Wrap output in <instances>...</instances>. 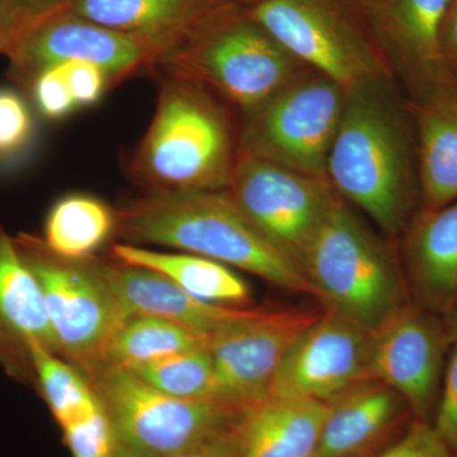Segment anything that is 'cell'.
Wrapping results in <instances>:
<instances>
[{"mask_svg": "<svg viewBox=\"0 0 457 457\" xmlns=\"http://www.w3.org/2000/svg\"><path fill=\"white\" fill-rule=\"evenodd\" d=\"M327 177L389 239H398L422 209L413 117L394 78L345 88Z\"/></svg>", "mask_w": 457, "mask_h": 457, "instance_id": "cell-1", "label": "cell"}, {"mask_svg": "<svg viewBox=\"0 0 457 457\" xmlns=\"http://www.w3.org/2000/svg\"><path fill=\"white\" fill-rule=\"evenodd\" d=\"M114 236L129 245L201 255L315 297L303 270L252 224L227 189L145 192L116 209Z\"/></svg>", "mask_w": 457, "mask_h": 457, "instance_id": "cell-2", "label": "cell"}, {"mask_svg": "<svg viewBox=\"0 0 457 457\" xmlns=\"http://www.w3.org/2000/svg\"><path fill=\"white\" fill-rule=\"evenodd\" d=\"M163 71L154 116L130 161L145 192L227 189L240 153L227 104L203 84Z\"/></svg>", "mask_w": 457, "mask_h": 457, "instance_id": "cell-3", "label": "cell"}, {"mask_svg": "<svg viewBox=\"0 0 457 457\" xmlns=\"http://www.w3.org/2000/svg\"><path fill=\"white\" fill-rule=\"evenodd\" d=\"M315 297L372 333L411 303L399 252L339 197L300 262Z\"/></svg>", "mask_w": 457, "mask_h": 457, "instance_id": "cell-4", "label": "cell"}, {"mask_svg": "<svg viewBox=\"0 0 457 457\" xmlns=\"http://www.w3.org/2000/svg\"><path fill=\"white\" fill-rule=\"evenodd\" d=\"M158 68L196 80L245 114L308 66L255 22L245 7L231 4L165 54Z\"/></svg>", "mask_w": 457, "mask_h": 457, "instance_id": "cell-5", "label": "cell"}, {"mask_svg": "<svg viewBox=\"0 0 457 457\" xmlns=\"http://www.w3.org/2000/svg\"><path fill=\"white\" fill-rule=\"evenodd\" d=\"M97 394L117 438L132 449L155 457H174L237 425L249 409L213 399L168 395L113 366L82 372Z\"/></svg>", "mask_w": 457, "mask_h": 457, "instance_id": "cell-6", "label": "cell"}, {"mask_svg": "<svg viewBox=\"0 0 457 457\" xmlns=\"http://www.w3.org/2000/svg\"><path fill=\"white\" fill-rule=\"evenodd\" d=\"M245 11L303 64L345 88L394 78L357 0H263Z\"/></svg>", "mask_w": 457, "mask_h": 457, "instance_id": "cell-7", "label": "cell"}, {"mask_svg": "<svg viewBox=\"0 0 457 457\" xmlns=\"http://www.w3.org/2000/svg\"><path fill=\"white\" fill-rule=\"evenodd\" d=\"M14 239L40 286L57 354L84 371L101 356L128 312L99 269L97 255L66 260L40 237L22 233Z\"/></svg>", "mask_w": 457, "mask_h": 457, "instance_id": "cell-8", "label": "cell"}, {"mask_svg": "<svg viewBox=\"0 0 457 457\" xmlns=\"http://www.w3.org/2000/svg\"><path fill=\"white\" fill-rule=\"evenodd\" d=\"M345 102L341 83L305 69L260 107L243 114L240 152L328 179V156Z\"/></svg>", "mask_w": 457, "mask_h": 457, "instance_id": "cell-9", "label": "cell"}, {"mask_svg": "<svg viewBox=\"0 0 457 457\" xmlns=\"http://www.w3.org/2000/svg\"><path fill=\"white\" fill-rule=\"evenodd\" d=\"M4 55L8 77L29 92L42 71L71 62L99 66L112 86L145 69L158 68L164 50L154 42L113 31L64 9L27 26Z\"/></svg>", "mask_w": 457, "mask_h": 457, "instance_id": "cell-10", "label": "cell"}, {"mask_svg": "<svg viewBox=\"0 0 457 457\" xmlns=\"http://www.w3.org/2000/svg\"><path fill=\"white\" fill-rule=\"evenodd\" d=\"M227 191L252 224L299 267L341 197L328 179L297 173L245 152L237 156Z\"/></svg>", "mask_w": 457, "mask_h": 457, "instance_id": "cell-11", "label": "cell"}, {"mask_svg": "<svg viewBox=\"0 0 457 457\" xmlns=\"http://www.w3.org/2000/svg\"><path fill=\"white\" fill-rule=\"evenodd\" d=\"M320 312L303 308L253 309L210 338L212 398L249 409L269 398L286 352Z\"/></svg>", "mask_w": 457, "mask_h": 457, "instance_id": "cell-12", "label": "cell"}, {"mask_svg": "<svg viewBox=\"0 0 457 457\" xmlns=\"http://www.w3.org/2000/svg\"><path fill=\"white\" fill-rule=\"evenodd\" d=\"M450 348L444 318L409 303L371 333L370 376L403 396L414 420L432 425Z\"/></svg>", "mask_w": 457, "mask_h": 457, "instance_id": "cell-13", "label": "cell"}, {"mask_svg": "<svg viewBox=\"0 0 457 457\" xmlns=\"http://www.w3.org/2000/svg\"><path fill=\"white\" fill-rule=\"evenodd\" d=\"M370 338L362 327L324 309L286 352L270 396L326 403L371 378Z\"/></svg>", "mask_w": 457, "mask_h": 457, "instance_id": "cell-14", "label": "cell"}, {"mask_svg": "<svg viewBox=\"0 0 457 457\" xmlns=\"http://www.w3.org/2000/svg\"><path fill=\"white\" fill-rule=\"evenodd\" d=\"M409 101L453 82L441 46L450 0H357Z\"/></svg>", "mask_w": 457, "mask_h": 457, "instance_id": "cell-15", "label": "cell"}, {"mask_svg": "<svg viewBox=\"0 0 457 457\" xmlns=\"http://www.w3.org/2000/svg\"><path fill=\"white\" fill-rule=\"evenodd\" d=\"M326 404L315 453L321 457L375 456L414 420L404 398L375 378L351 385Z\"/></svg>", "mask_w": 457, "mask_h": 457, "instance_id": "cell-16", "label": "cell"}, {"mask_svg": "<svg viewBox=\"0 0 457 457\" xmlns=\"http://www.w3.org/2000/svg\"><path fill=\"white\" fill-rule=\"evenodd\" d=\"M56 351L37 279L0 225V368L14 380L35 383L33 348Z\"/></svg>", "mask_w": 457, "mask_h": 457, "instance_id": "cell-17", "label": "cell"}, {"mask_svg": "<svg viewBox=\"0 0 457 457\" xmlns=\"http://www.w3.org/2000/svg\"><path fill=\"white\" fill-rule=\"evenodd\" d=\"M398 239L411 302L444 318L457 303V201L422 207Z\"/></svg>", "mask_w": 457, "mask_h": 457, "instance_id": "cell-18", "label": "cell"}, {"mask_svg": "<svg viewBox=\"0 0 457 457\" xmlns=\"http://www.w3.org/2000/svg\"><path fill=\"white\" fill-rule=\"evenodd\" d=\"M98 263L129 317L147 315L165 319L188 328L210 341L219 329L253 312L251 308L204 302L159 273L110 257L98 258Z\"/></svg>", "mask_w": 457, "mask_h": 457, "instance_id": "cell-19", "label": "cell"}, {"mask_svg": "<svg viewBox=\"0 0 457 457\" xmlns=\"http://www.w3.org/2000/svg\"><path fill=\"white\" fill-rule=\"evenodd\" d=\"M230 0H73L65 11L161 46L164 55ZM163 55V56H164Z\"/></svg>", "mask_w": 457, "mask_h": 457, "instance_id": "cell-20", "label": "cell"}, {"mask_svg": "<svg viewBox=\"0 0 457 457\" xmlns=\"http://www.w3.org/2000/svg\"><path fill=\"white\" fill-rule=\"evenodd\" d=\"M416 130L418 179L423 209L457 201V87L455 82L409 101Z\"/></svg>", "mask_w": 457, "mask_h": 457, "instance_id": "cell-21", "label": "cell"}, {"mask_svg": "<svg viewBox=\"0 0 457 457\" xmlns=\"http://www.w3.org/2000/svg\"><path fill=\"white\" fill-rule=\"evenodd\" d=\"M327 404L269 396L246 411L239 457H314Z\"/></svg>", "mask_w": 457, "mask_h": 457, "instance_id": "cell-22", "label": "cell"}, {"mask_svg": "<svg viewBox=\"0 0 457 457\" xmlns=\"http://www.w3.org/2000/svg\"><path fill=\"white\" fill-rule=\"evenodd\" d=\"M108 257L159 273L206 303L248 308L253 302L251 286L236 270L201 255L164 253L146 246L119 243L111 246Z\"/></svg>", "mask_w": 457, "mask_h": 457, "instance_id": "cell-23", "label": "cell"}, {"mask_svg": "<svg viewBox=\"0 0 457 457\" xmlns=\"http://www.w3.org/2000/svg\"><path fill=\"white\" fill-rule=\"evenodd\" d=\"M116 233V210L98 197L71 194L57 200L47 213L45 245L66 260L95 257Z\"/></svg>", "mask_w": 457, "mask_h": 457, "instance_id": "cell-24", "label": "cell"}, {"mask_svg": "<svg viewBox=\"0 0 457 457\" xmlns=\"http://www.w3.org/2000/svg\"><path fill=\"white\" fill-rule=\"evenodd\" d=\"M203 347H209V339L188 328L162 318L131 315L114 332L101 356L88 369L95 366L131 369L170 354Z\"/></svg>", "mask_w": 457, "mask_h": 457, "instance_id": "cell-25", "label": "cell"}, {"mask_svg": "<svg viewBox=\"0 0 457 457\" xmlns=\"http://www.w3.org/2000/svg\"><path fill=\"white\" fill-rule=\"evenodd\" d=\"M35 386L46 403L60 429L97 411L102 407L89 381L69 361L49 348H33Z\"/></svg>", "mask_w": 457, "mask_h": 457, "instance_id": "cell-26", "label": "cell"}, {"mask_svg": "<svg viewBox=\"0 0 457 457\" xmlns=\"http://www.w3.org/2000/svg\"><path fill=\"white\" fill-rule=\"evenodd\" d=\"M126 370L168 395L212 399L213 370L209 347L179 352Z\"/></svg>", "mask_w": 457, "mask_h": 457, "instance_id": "cell-27", "label": "cell"}, {"mask_svg": "<svg viewBox=\"0 0 457 457\" xmlns=\"http://www.w3.org/2000/svg\"><path fill=\"white\" fill-rule=\"evenodd\" d=\"M35 137V119L26 99L16 90L0 88V164L20 161Z\"/></svg>", "mask_w": 457, "mask_h": 457, "instance_id": "cell-28", "label": "cell"}, {"mask_svg": "<svg viewBox=\"0 0 457 457\" xmlns=\"http://www.w3.org/2000/svg\"><path fill=\"white\" fill-rule=\"evenodd\" d=\"M71 457H114L119 438L104 408L62 429Z\"/></svg>", "mask_w": 457, "mask_h": 457, "instance_id": "cell-29", "label": "cell"}, {"mask_svg": "<svg viewBox=\"0 0 457 457\" xmlns=\"http://www.w3.org/2000/svg\"><path fill=\"white\" fill-rule=\"evenodd\" d=\"M29 92L38 112L51 121L65 119L78 108L62 65L51 66L42 71Z\"/></svg>", "mask_w": 457, "mask_h": 457, "instance_id": "cell-30", "label": "cell"}, {"mask_svg": "<svg viewBox=\"0 0 457 457\" xmlns=\"http://www.w3.org/2000/svg\"><path fill=\"white\" fill-rule=\"evenodd\" d=\"M372 457H457L431 423L414 420L392 445Z\"/></svg>", "mask_w": 457, "mask_h": 457, "instance_id": "cell-31", "label": "cell"}, {"mask_svg": "<svg viewBox=\"0 0 457 457\" xmlns=\"http://www.w3.org/2000/svg\"><path fill=\"white\" fill-rule=\"evenodd\" d=\"M432 426L442 440L457 453V342L451 345Z\"/></svg>", "mask_w": 457, "mask_h": 457, "instance_id": "cell-32", "label": "cell"}, {"mask_svg": "<svg viewBox=\"0 0 457 457\" xmlns=\"http://www.w3.org/2000/svg\"><path fill=\"white\" fill-rule=\"evenodd\" d=\"M62 65L66 82L77 107L97 104L104 93L110 89L107 74L99 66L86 62H71Z\"/></svg>", "mask_w": 457, "mask_h": 457, "instance_id": "cell-33", "label": "cell"}, {"mask_svg": "<svg viewBox=\"0 0 457 457\" xmlns=\"http://www.w3.org/2000/svg\"><path fill=\"white\" fill-rule=\"evenodd\" d=\"M243 420L227 431L218 433L174 457H239Z\"/></svg>", "mask_w": 457, "mask_h": 457, "instance_id": "cell-34", "label": "cell"}, {"mask_svg": "<svg viewBox=\"0 0 457 457\" xmlns=\"http://www.w3.org/2000/svg\"><path fill=\"white\" fill-rule=\"evenodd\" d=\"M71 2L73 0H11L12 16H13L14 29H16L14 40L27 26L41 18L64 11Z\"/></svg>", "mask_w": 457, "mask_h": 457, "instance_id": "cell-35", "label": "cell"}, {"mask_svg": "<svg viewBox=\"0 0 457 457\" xmlns=\"http://www.w3.org/2000/svg\"><path fill=\"white\" fill-rule=\"evenodd\" d=\"M441 46L447 65H457V0H450L442 26Z\"/></svg>", "mask_w": 457, "mask_h": 457, "instance_id": "cell-36", "label": "cell"}, {"mask_svg": "<svg viewBox=\"0 0 457 457\" xmlns=\"http://www.w3.org/2000/svg\"><path fill=\"white\" fill-rule=\"evenodd\" d=\"M13 16H12L11 0H0V54L4 55L14 40Z\"/></svg>", "mask_w": 457, "mask_h": 457, "instance_id": "cell-37", "label": "cell"}, {"mask_svg": "<svg viewBox=\"0 0 457 457\" xmlns=\"http://www.w3.org/2000/svg\"><path fill=\"white\" fill-rule=\"evenodd\" d=\"M445 328H446L447 336L451 345L457 342V303L453 306V311L444 317Z\"/></svg>", "mask_w": 457, "mask_h": 457, "instance_id": "cell-38", "label": "cell"}, {"mask_svg": "<svg viewBox=\"0 0 457 457\" xmlns=\"http://www.w3.org/2000/svg\"><path fill=\"white\" fill-rule=\"evenodd\" d=\"M114 457H155L152 455H147L145 453H141V451H137L132 449V447L126 446V445L121 444L120 442L119 447H117L116 455Z\"/></svg>", "mask_w": 457, "mask_h": 457, "instance_id": "cell-39", "label": "cell"}, {"mask_svg": "<svg viewBox=\"0 0 457 457\" xmlns=\"http://www.w3.org/2000/svg\"><path fill=\"white\" fill-rule=\"evenodd\" d=\"M236 4L242 5V7H251V5L257 4V3L263 2V0H230Z\"/></svg>", "mask_w": 457, "mask_h": 457, "instance_id": "cell-40", "label": "cell"}, {"mask_svg": "<svg viewBox=\"0 0 457 457\" xmlns=\"http://www.w3.org/2000/svg\"><path fill=\"white\" fill-rule=\"evenodd\" d=\"M451 75H453V82H455L457 87V65H450Z\"/></svg>", "mask_w": 457, "mask_h": 457, "instance_id": "cell-41", "label": "cell"}, {"mask_svg": "<svg viewBox=\"0 0 457 457\" xmlns=\"http://www.w3.org/2000/svg\"><path fill=\"white\" fill-rule=\"evenodd\" d=\"M314 457H321V456H317V455H315Z\"/></svg>", "mask_w": 457, "mask_h": 457, "instance_id": "cell-42", "label": "cell"}]
</instances>
